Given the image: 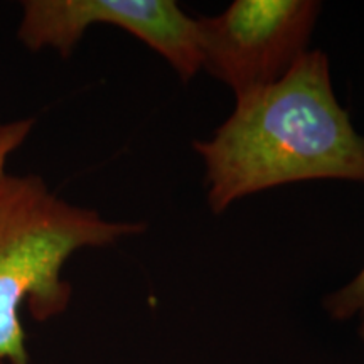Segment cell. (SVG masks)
<instances>
[{
  "mask_svg": "<svg viewBox=\"0 0 364 364\" xmlns=\"http://www.w3.org/2000/svg\"><path fill=\"white\" fill-rule=\"evenodd\" d=\"M193 149L204 161L215 215L241 198L294 182L364 184V135L336 98L321 49H309L275 83L236 97L233 113Z\"/></svg>",
  "mask_w": 364,
  "mask_h": 364,
  "instance_id": "6da1fadb",
  "label": "cell"
},
{
  "mask_svg": "<svg viewBox=\"0 0 364 364\" xmlns=\"http://www.w3.org/2000/svg\"><path fill=\"white\" fill-rule=\"evenodd\" d=\"M145 223L108 221L51 193L38 176H0V364H29L21 309L36 321L65 312L71 285L63 268L83 248L117 243Z\"/></svg>",
  "mask_w": 364,
  "mask_h": 364,
  "instance_id": "7a4b0ae2",
  "label": "cell"
},
{
  "mask_svg": "<svg viewBox=\"0 0 364 364\" xmlns=\"http://www.w3.org/2000/svg\"><path fill=\"white\" fill-rule=\"evenodd\" d=\"M318 12L316 0H236L196 19L201 68L236 97L275 83L309 51Z\"/></svg>",
  "mask_w": 364,
  "mask_h": 364,
  "instance_id": "3957f363",
  "label": "cell"
},
{
  "mask_svg": "<svg viewBox=\"0 0 364 364\" xmlns=\"http://www.w3.org/2000/svg\"><path fill=\"white\" fill-rule=\"evenodd\" d=\"M95 24L115 26L157 51L182 81L201 70L196 19L174 0H27L17 38L31 51L68 58Z\"/></svg>",
  "mask_w": 364,
  "mask_h": 364,
  "instance_id": "277c9868",
  "label": "cell"
},
{
  "mask_svg": "<svg viewBox=\"0 0 364 364\" xmlns=\"http://www.w3.org/2000/svg\"><path fill=\"white\" fill-rule=\"evenodd\" d=\"M324 309L336 321L358 318L359 338L364 341V267L349 284L327 295Z\"/></svg>",
  "mask_w": 364,
  "mask_h": 364,
  "instance_id": "5b68a950",
  "label": "cell"
},
{
  "mask_svg": "<svg viewBox=\"0 0 364 364\" xmlns=\"http://www.w3.org/2000/svg\"><path fill=\"white\" fill-rule=\"evenodd\" d=\"M34 122V118H21V120L0 125V176L7 172L9 157L26 142L27 136L33 132Z\"/></svg>",
  "mask_w": 364,
  "mask_h": 364,
  "instance_id": "8992f818",
  "label": "cell"
}]
</instances>
